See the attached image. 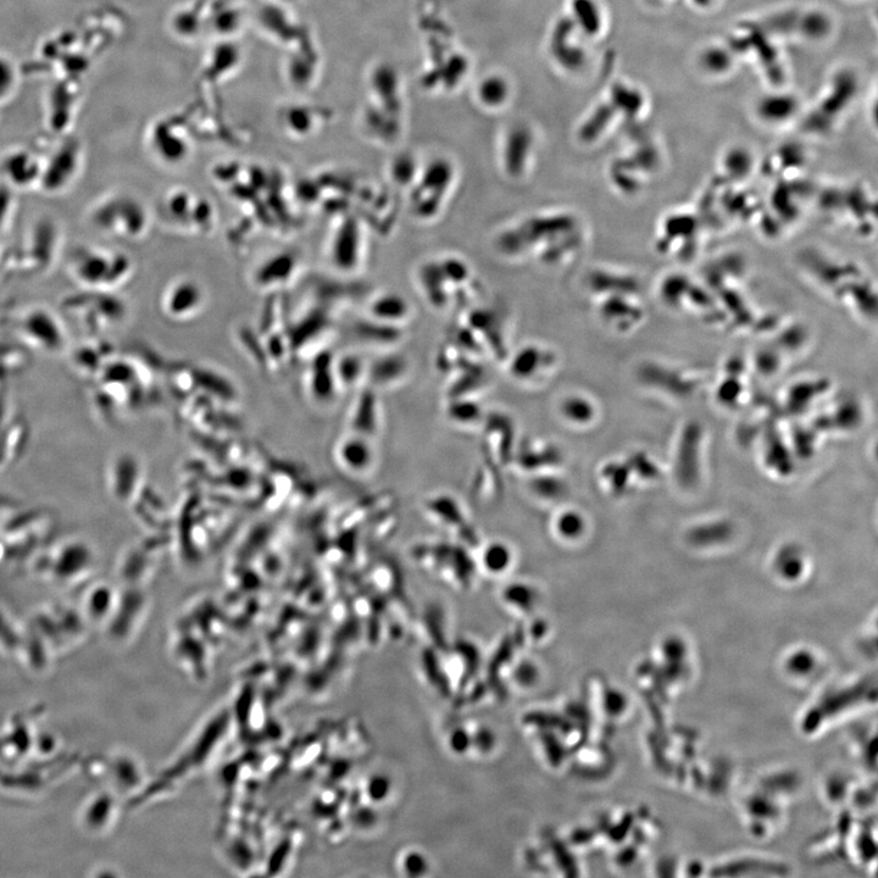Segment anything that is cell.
Segmentation results:
<instances>
[{"instance_id":"6da1fadb","label":"cell","mask_w":878,"mask_h":878,"mask_svg":"<svg viewBox=\"0 0 878 878\" xmlns=\"http://www.w3.org/2000/svg\"><path fill=\"white\" fill-rule=\"evenodd\" d=\"M543 242H548L544 265H558L572 254L554 243L579 250L583 243L581 221L569 213L532 216L505 230L498 238L497 247L505 257L521 258L532 252L537 254Z\"/></svg>"},{"instance_id":"7a4b0ae2","label":"cell","mask_w":878,"mask_h":878,"mask_svg":"<svg viewBox=\"0 0 878 878\" xmlns=\"http://www.w3.org/2000/svg\"><path fill=\"white\" fill-rule=\"evenodd\" d=\"M454 171L446 161H436L420 172L419 185L415 186L411 207L416 218L429 221L441 213L448 194L452 190Z\"/></svg>"},{"instance_id":"3957f363","label":"cell","mask_w":878,"mask_h":878,"mask_svg":"<svg viewBox=\"0 0 878 878\" xmlns=\"http://www.w3.org/2000/svg\"><path fill=\"white\" fill-rule=\"evenodd\" d=\"M335 458L342 470L357 476L369 472L375 464L376 457L368 436L350 432L337 442Z\"/></svg>"},{"instance_id":"277c9868","label":"cell","mask_w":878,"mask_h":878,"mask_svg":"<svg viewBox=\"0 0 878 878\" xmlns=\"http://www.w3.org/2000/svg\"><path fill=\"white\" fill-rule=\"evenodd\" d=\"M120 260L105 250L88 249L77 253L72 264L77 279L90 286L114 285L115 264Z\"/></svg>"},{"instance_id":"5b68a950","label":"cell","mask_w":878,"mask_h":878,"mask_svg":"<svg viewBox=\"0 0 878 878\" xmlns=\"http://www.w3.org/2000/svg\"><path fill=\"white\" fill-rule=\"evenodd\" d=\"M552 355L541 347L529 346L519 350L511 361V372L520 380L530 379L538 374L543 365H549Z\"/></svg>"},{"instance_id":"8992f818","label":"cell","mask_w":878,"mask_h":878,"mask_svg":"<svg viewBox=\"0 0 878 878\" xmlns=\"http://www.w3.org/2000/svg\"><path fill=\"white\" fill-rule=\"evenodd\" d=\"M409 305L402 297L391 294L375 302L372 313L382 322H397L407 318Z\"/></svg>"},{"instance_id":"52a82bcc","label":"cell","mask_w":878,"mask_h":878,"mask_svg":"<svg viewBox=\"0 0 878 878\" xmlns=\"http://www.w3.org/2000/svg\"><path fill=\"white\" fill-rule=\"evenodd\" d=\"M554 529L560 538L576 541L585 532V519L575 510H565L555 519Z\"/></svg>"},{"instance_id":"ba28073f","label":"cell","mask_w":878,"mask_h":878,"mask_svg":"<svg viewBox=\"0 0 878 878\" xmlns=\"http://www.w3.org/2000/svg\"><path fill=\"white\" fill-rule=\"evenodd\" d=\"M482 563L491 574H502L510 568V549L500 542L489 544L482 554Z\"/></svg>"},{"instance_id":"9c48e42d","label":"cell","mask_w":878,"mask_h":878,"mask_svg":"<svg viewBox=\"0 0 878 878\" xmlns=\"http://www.w3.org/2000/svg\"><path fill=\"white\" fill-rule=\"evenodd\" d=\"M560 413L571 424H585L592 418L593 410L587 399L579 396H570L564 399L560 405Z\"/></svg>"},{"instance_id":"30bf717a","label":"cell","mask_w":878,"mask_h":878,"mask_svg":"<svg viewBox=\"0 0 878 878\" xmlns=\"http://www.w3.org/2000/svg\"><path fill=\"white\" fill-rule=\"evenodd\" d=\"M199 292L192 285H183L175 290L170 299V309L174 314H182L183 310H188L197 304Z\"/></svg>"},{"instance_id":"8fae6325","label":"cell","mask_w":878,"mask_h":878,"mask_svg":"<svg viewBox=\"0 0 878 878\" xmlns=\"http://www.w3.org/2000/svg\"><path fill=\"white\" fill-rule=\"evenodd\" d=\"M792 103L788 99H772L765 104L764 113L771 116L769 119H781L791 113Z\"/></svg>"},{"instance_id":"7c38bea8","label":"cell","mask_w":878,"mask_h":878,"mask_svg":"<svg viewBox=\"0 0 878 878\" xmlns=\"http://www.w3.org/2000/svg\"><path fill=\"white\" fill-rule=\"evenodd\" d=\"M268 268L275 269L274 270H263L261 272H268L266 275H261V277H274V280L285 279L288 275V272L292 269V261L290 258H279L276 260H272L269 263Z\"/></svg>"},{"instance_id":"4fadbf2b","label":"cell","mask_w":878,"mask_h":878,"mask_svg":"<svg viewBox=\"0 0 878 878\" xmlns=\"http://www.w3.org/2000/svg\"><path fill=\"white\" fill-rule=\"evenodd\" d=\"M359 374V363L357 360H346L341 365V382L348 383V385H350V383H353L355 382V380H357Z\"/></svg>"},{"instance_id":"5bb4252c","label":"cell","mask_w":878,"mask_h":878,"mask_svg":"<svg viewBox=\"0 0 878 878\" xmlns=\"http://www.w3.org/2000/svg\"><path fill=\"white\" fill-rule=\"evenodd\" d=\"M503 86H500L497 82H489L487 83L485 90H483V96L486 97L489 102H499L500 98L503 97Z\"/></svg>"}]
</instances>
